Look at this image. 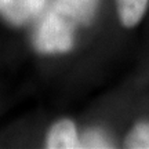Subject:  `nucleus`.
<instances>
[{"label":"nucleus","instance_id":"1","mask_svg":"<svg viewBox=\"0 0 149 149\" xmlns=\"http://www.w3.org/2000/svg\"><path fill=\"white\" fill-rule=\"evenodd\" d=\"M97 4L98 0H54L35 31V48L42 54L69 51L74 31L93 19Z\"/></svg>","mask_w":149,"mask_h":149},{"label":"nucleus","instance_id":"2","mask_svg":"<svg viewBox=\"0 0 149 149\" xmlns=\"http://www.w3.org/2000/svg\"><path fill=\"white\" fill-rule=\"evenodd\" d=\"M47 0H0V17L11 25H25L42 14Z\"/></svg>","mask_w":149,"mask_h":149},{"label":"nucleus","instance_id":"3","mask_svg":"<svg viewBox=\"0 0 149 149\" xmlns=\"http://www.w3.org/2000/svg\"><path fill=\"white\" fill-rule=\"evenodd\" d=\"M46 146L51 149L79 148V137L74 124L70 120H59L47 134Z\"/></svg>","mask_w":149,"mask_h":149},{"label":"nucleus","instance_id":"4","mask_svg":"<svg viewBox=\"0 0 149 149\" xmlns=\"http://www.w3.org/2000/svg\"><path fill=\"white\" fill-rule=\"evenodd\" d=\"M120 21L124 26L137 25L145 14L148 0H116Z\"/></svg>","mask_w":149,"mask_h":149},{"label":"nucleus","instance_id":"5","mask_svg":"<svg viewBox=\"0 0 149 149\" xmlns=\"http://www.w3.org/2000/svg\"><path fill=\"white\" fill-rule=\"evenodd\" d=\"M126 146L134 149H149V124L141 123L131 130L126 139Z\"/></svg>","mask_w":149,"mask_h":149},{"label":"nucleus","instance_id":"6","mask_svg":"<svg viewBox=\"0 0 149 149\" xmlns=\"http://www.w3.org/2000/svg\"><path fill=\"white\" fill-rule=\"evenodd\" d=\"M109 141L101 131H87L79 141V148H109Z\"/></svg>","mask_w":149,"mask_h":149}]
</instances>
